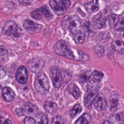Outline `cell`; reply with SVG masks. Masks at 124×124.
Instances as JSON below:
<instances>
[{
	"label": "cell",
	"instance_id": "6da1fadb",
	"mask_svg": "<svg viewBox=\"0 0 124 124\" xmlns=\"http://www.w3.org/2000/svg\"><path fill=\"white\" fill-rule=\"evenodd\" d=\"M99 89V81L96 80L90 81L84 97V103L86 106H90L98 94Z\"/></svg>",
	"mask_w": 124,
	"mask_h": 124
},
{
	"label": "cell",
	"instance_id": "7a4b0ae2",
	"mask_svg": "<svg viewBox=\"0 0 124 124\" xmlns=\"http://www.w3.org/2000/svg\"><path fill=\"white\" fill-rule=\"evenodd\" d=\"M34 88L36 91L41 94L47 93L49 89V81L46 75L44 73H39L35 79Z\"/></svg>",
	"mask_w": 124,
	"mask_h": 124
},
{
	"label": "cell",
	"instance_id": "3957f363",
	"mask_svg": "<svg viewBox=\"0 0 124 124\" xmlns=\"http://www.w3.org/2000/svg\"><path fill=\"white\" fill-rule=\"evenodd\" d=\"M54 50L59 55L65 56L73 60L75 59L73 51L68 47L65 42L63 40L58 41L54 45Z\"/></svg>",
	"mask_w": 124,
	"mask_h": 124
},
{
	"label": "cell",
	"instance_id": "277c9868",
	"mask_svg": "<svg viewBox=\"0 0 124 124\" xmlns=\"http://www.w3.org/2000/svg\"><path fill=\"white\" fill-rule=\"evenodd\" d=\"M49 4L54 12L58 15L64 14L70 6L69 0H61L58 2L56 0H50Z\"/></svg>",
	"mask_w": 124,
	"mask_h": 124
},
{
	"label": "cell",
	"instance_id": "5b68a950",
	"mask_svg": "<svg viewBox=\"0 0 124 124\" xmlns=\"http://www.w3.org/2000/svg\"><path fill=\"white\" fill-rule=\"evenodd\" d=\"M3 31L7 35L17 37L19 35L21 30L14 21L9 20L5 23L3 27Z\"/></svg>",
	"mask_w": 124,
	"mask_h": 124
},
{
	"label": "cell",
	"instance_id": "8992f818",
	"mask_svg": "<svg viewBox=\"0 0 124 124\" xmlns=\"http://www.w3.org/2000/svg\"><path fill=\"white\" fill-rule=\"evenodd\" d=\"M50 76L53 86L56 88H59L62 83V77L59 68L56 66L51 68Z\"/></svg>",
	"mask_w": 124,
	"mask_h": 124
},
{
	"label": "cell",
	"instance_id": "52a82bcc",
	"mask_svg": "<svg viewBox=\"0 0 124 124\" xmlns=\"http://www.w3.org/2000/svg\"><path fill=\"white\" fill-rule=\"evenodd\" d=\"M81 20L77 15H74L69 17V29L74 34H76L81 29Z\"/></svg>",
	"mask_w": 124,
	"mask_h": 124
},
{
	"label": "cell",
	"instance_id": "ba28073f",
	"mask_svg": "<svg viewBox=\"0 0 124 124\" xmlns=\"http://www.w3.org/2000/svg\"><path fill=\"white\" fill-rule=\"evenodd\" d=\"M22 111L23 114L29 116H36L39 113L37 107L30 102H27L23 105Z\"/></svg>",
	"mask_w": 124,
	"mask_h": 124
},
{
	"label": "cell",
	"instance_id": "9c48e42d",
	"mask_svg": "<svg viewBox=\"0 0 124 124\" xmlns=\"http://www.w3.org/2000/svg\"><path fill=\"white\" fill-rule=\"evenodd\" d=\"M23 27L27 31L30 33H35L39 31L43 26L42 25L36 23L32 20L27 19L25 20L23 23Z\"/></svg>",
	"mask_w": 124,
	"mask_h": 124
},
{
	"label": "cell",
	"instance_id": "30bf717a",
	"mask_svg": "<svg viewBox=\"0 0 124 124\" xmlns=\"http://www.w3.org/2000/svg\"><path fill=\"white\" fill-rule=\"evenodd\" d=\"M45 62L43 60L39 58H34L28 63V67L30 71L34 73L40 72L44 66Z\"/></svg>",
	"mask_w": 124,
	"mask_h": 124
},
{
	"label": "cell",
	"instance_id": "8fae6325",
	"mask_svg": "<svg viewBox=\"0 0 124 124\" xmlns=\"http://www.w3.org/2000/svg\"><path fill=\"white\" fill-rule=\"evenodd\" d=\"M93 101L94 106L98 111L103 110L107 108V100L105 96L102 93H98Z\"/></svg>",
	"mask_w": 124,
	"mask_h": 124
},
{
	"label": "cell",
	"instance_id": "7c38bea8",
	"mask_svg": "<svg viewBox=\"0 0 124 124\" xmlns=\"http://www.w3.org/2000/svg\"><path fill=\"white\" fill-rule=\"evenodd\" d=\"M16 80L20 83H24L28 78V73L26 68L24 66H20L16 73Z\"/></svg>",
	"mask_w": 124,
	"mask_h": 124
},
{
	"label": "cell",
	"instance_id": "4fadbf2b",
	"mask_svg": "<svg viewBox=\"0 0 124 124\" xmlns=\"http://www.w3.org/2000/svg\"><path fill=\"white\" fill-rule=\"evenodd\" d=\"M2 96L5 101L12 102L14 99L15 93L11 88L5 87L2 89Z\"/></svg>",
	"mask_w": 124,
	"mask_h": 124
},
{
	"label": "cell",
	"instance_id": "5bb4252c",
	"mask_svg": "<svg viewBox=\"0 0 124 124\" xmlns=\"http://www.w3.org/2000/svg\"><path fill=\"white\" fill-rule=\"evenodd\" d=\"M99 5L98 0H92L85 4L86 11L89 13L96 12L99 9Z\"/></svg>",
	"mask_w": 124,
	"mask_h": 124
},
{
	"label": "cell",
	"instance_id": "9a60e30c",
	"mask_svg": "<svg viewBox=\"0 0 124 124\" xmlns=\"http://www.w3.org/2000/svg\"><path fill=\"white\" fill-rule=\"evenodd\" d=\"M44 107L46 111L49 113H54L58 109L57 104L51 101H46L44 103Z\"/></svg>",
	"mask_w": 124,
	"mask_h": 124
},
{
	"label": "cell",
	"instance_id": "2e32d148",
	"mask_svg": "<svg viewBox=\"0 0 124 124\" xmlns=\"http://www.w3.org/2000/svg\"><path fill=\"white\" fill-rule=\"evenodd\" d=\"M92 75L91 72L88 70H84L80 72L78 76V80L80 82H85L88 81Z\"/></svg>",
	"mask_w": 124,
	"mask_h": 124
},
{
	"label": "cell",
	"instance_id": "e0dca14e",
	"mask_svg": "<svg viewBox=\"0 0 124 124\" xmlns=\"http://www.w3.org/2000/svg\"><path fill=\"white\" fill-rule=\"evenodd\" d=\"M67 91L71 93L76 99H78L80 95V91L78 86L74 84L71 83L70 84L67 88Z\"/></svg>",
	"mask_w": 124,
	"mask_h": 124
},
{
	"label": "cell",
	"instance_id": "ac0fdd59",
	"mask_svg": "<svg viewBox=\"0 0 124 124\" xmlns=\"http://www.w3.org/2000/svg\"><path fill=\"white\" fill-rule=\"evenodd\" d=\"M91 115L87 113H85L77 119L75 124H88L91 122Z\"/></svg>",
	"mask_w": 124,
	"mask_h": 124
},
{
	"label": "cell",
	"instance_id": "d6986e66",
	"mask_svg": "<svg viewBox=\"0 0 124 124\" xmlns=\"http://www.w3.org/2000/svg\"><path fill=\"white\" fill-rule=\"evenodd\" d=\"M112 46L115 51L120 52L124 50V43L120 40H114L112 43Z\"/></svg>",
	"mask_w": 124,
	"mask_h": 124
},
{
	"label": "cell",
	"instance_id": "ffe728a7",
	"mask_svg": "<svg viewBox=\"0 0 124 124\" xmlns=\"http://www.w3.org/2000/svg\"><path fill=\"white\" fill-rule=\"evenodd\" d=\"M8 52L4 46H0V62H6L8 60Z\"/></svg>",
	"mask_w": 124,
	"mask_h": 124
},
{
	"label": "cell",
	"instance_id": "44dd1931",
	"mask_svg": "<svg viewBox=\"0 0 124 124\" xmlns=\"http://www.w3.org/2000/svg\"><path fill=\"white\" fill-rule=\"evenodd\" d=\"M35 117L36 121L38 124H48L47 117L45 114L38 113Z\"/></svg>",
	"mask_w": 124,
	"mask_h": 124
},
{
	"label": "cell",
	"instance_id": "7402d4cb",
	"mask_svg": "<svg viewBox=\"0 0 124 124\" xmlns=\"http://www.w3.org/2000/svg\"><path fill=\"white\" fill-rule=\"evenodd\" d=\"M119 18L117 15L115 14H112L108 17V24L110 27L115 26L119 22Z\"/></svg>",
	"mask_w": 124,
	"mask_h": 124
},
{
	"label": "cell",
	"instance_id": "603a6c76",
	"mask_svg": "<svg viewBox=\"0 0 124 124\" xmlns=\"http://www.w3.org/2000/svg\"><path fill=\"white\" fill-rule=\"evenodd\" d=\"M82 110V107L79 104H76L74 107L70 110L69 114L71 117H74L79 113Z\"/></svg>",
	"mask_w": 124,
	"mask_h": 124
},
{
	"label": "cell",
	"instance_id": "cb8c5ba5",
	"mask_svg": "<svg viewBox=\"0 0 124 124\" xmlns=\"http://www.w3.org/2000/svg\"><path fill=\"white\" fill-rule=\"evenodd\" d=\"M42 15H43L47 19H50L52 17V14L50 12L48 7L46 5H44L40 8Z\"/></svg>",
	"mask_w": 124,
	"mask_h": 124
},
{
	"label": "cell",
	"instance_id": "d4e9b609",
	"mask_svg": "<svg viewBox=\"0 0 124 124\" xmlns=\"http://www.w3.org/2000/svg\"><path fill=\"white\" fill-rule=\"evenodd\" d=\"M85 37L84 32L79 31V32L75 34L74 36V39L75 41L78 44H81L83 42Z\"/></svg>",
	"mask_w": 124,
	"mask_h": 124
},
{
	"label": "cell",
	"instance_id": "484cf974",
	"mask_svg": "<svg viewBox=\"0 0 124 124\" xmlns=\"http://www.w3.org/2000/svg\"><path fill=\"white\" fill-rule=\"evenodd\" d=\"M105 19L103 17H99L94 21V26L96 28L100 29L103 28L105 24Z\"/></svg>",
	"mask_w": 124,
	"mask_h": 124
},
{
	"label": "cell",
	"instance_id": "4316f807",
	"mask_svg": "<svg viewBox=\"0 0 124 124\" xmlns=\"http://www.w3.org/2000/svg\"><path fill=\"white\" fill-rule=\"evenodd\" d=\"M31 16L34 18L38 20H40L42 17V14L41 13V11L40 9H37L36 10H34L32 11L31 14Z\"/></svg>",
	"mask_w": 124,
	"mask_h": 124
},
{
	"label": "cell",
	"instance_id": "83f0119b",
	"mask_svg": "<svg viewBox=\"0 0 124 124\" xmlns=\"http://www.w3.org/2000/svg\"><path fill=\"white\" fill-rule=\"evenodd\" d=\"M93 75L95 80L97 81L100 80L104 76L103 73L98 70H94L93 73Z\"/></svg>",
	"mask_w": 124,
	"mask_h": 124
},
{
	"label": "cell",
	"instance_id": "f1b7e54d",
	"mask_svg": "<svg viewBox=\"0 0 124 124\" xmlns=\"http://www.w3.org/2000/svg\"><path fill=\"white\" fill-rule=\"evenodd\" d=\"M51 124H64V121L60 116H56L53 118Z\"/></svg>",
	"mask_w": 124,
	"mask_h": 124
},
{
	"label": "cell",
	"instance_id": "f546056e",
	"mask_svg": "<svg viewBox=\"0 0 124 124\" xmlns=\"http://www.w3.org/2000/svg\"><path fill=\"white\" fill-rule=\"evenodd\" d=\"M83 30L85 32V33H86L88 34V35L89 34V33H92V30L91 28V25L90 23L88 21H86L84 23L83 25Z\"/></svg>",
	"mask_w": 124,
	"mask_h": 124
},
{
	"label": "cell",
	"instance_id": "4dcf8cb0",
	"mask_svg": "<svg viewBox=\"0 0 124 124\" xmlns=\"http://www.w3.org/2000/svg\"><path fill=\"white\" fill-rule=\"evenodd\" d=\"M69 17L68 16H65L62 21V27L64 29H67L69 28Z\"/></svg>",
	"mask_w": 124,
	"mask_h": 124
},
{
	"label": "cell",
	"instance_id": "1f68e13d",
	"mask_svg": "<svg viewBox=\"0 0 124 124\" xmlns=\"http://www.w3.org/2000/svg\"><path fill=\"white\" fill-rule=\"evenodd\" d=\"M24 124H36L35 121L31 117H26L24 120Z\"/></svg>",
	"mask_w": 124,
	"mask_h": 124
},
{
	"label": "cell",
	"instance_id": "d6a6232c",
	"mask_svg": "<svg viewBox=\"0 0 124 124\" xmlns=\"http://www.w3.org/2000/svg\"><path fill=\"white\" fill-rule=\"evenodd\" d=\"M6 75V69L2 65H0V79L4 78Z\"/></svg>",
	"mask_w": 124,
	"mask_h": 124
},
{
	"label": "cell",
	"instance_id": "836d02e7",
	"mask_svg": "<svg viewBox=\"0 0 124 124\" xmlns=\"http://www.w3.org/2000/svg\"><path fill=\"white\" fill-rule=\"evenodd\" d=\"M115 26H116L117 30H118L119 31H123V30H124V20H123V19H122L120 21H119Z\"/></svg>",
	"mask_w": 124,
	"mask_h": 124
},
{
	"label": "cell",
	"instance_id": "e575fe53",
	"mask_svg": "<svg viewBox=\"0 0 124 124\" xmlns=\"http://www.w3.org/2000/svg\"><path fill=\"white\" fill-rule=\"evenodd\" d=\"M79 58L81 61H87L89 59L88 56L82 51L79 53Z\"/></svg>",
	"mask_w": 124,
	"mask_h": 124
},
{
	"label": "cell",
	"instance_id": "d590c367",
	"mask_svg": "<svg viewBox=\"0 0 124 124\" xmlns=\"http://www.w3.org/2000/svg\"><path fill=\"white\" fill-rule=\"evenodd\" d=\"M95 51L96 53L101 54L104 52V47L102 46H96L95 48Z\"/></svg>",
	"mask_w": 124,
	"mask_h": 124
},
{
	"label": "cell",
	"instance_id": "8d00e7d4",
	"mask_svg": "<svg viewBox=\"0 0 124 124\" xmlns=\"http://www.w3.org/2000/svg\"><path fill=\"white\" fill-rule=\"evenodd\" d=\"M19 2L23 5H28L31 3V0H18Z\"/></svg>",
	"mask_w": 124,
	"mask_h": 124
},
{
	"label": "cell",
	"instance_id": "74e56055",
	"mask_svg": "<svg viewBox=\"0 0 124 124\" xmlns=\"http://www.w3.org/2000/svg\"><path fill=\"white\" fill-rule=\"evenodd\" d=\"M110 104H111V106L112 107L114 106H115L117 104V100H112L110 101Z\"/></svg>",
	"mask_w": 124,
	"mask_h": 124
},
{
	"label": "cell",
	"instance_id": "f35d334b",
	"mask_svg": "<svg viewBox=\"0 0 124 124\" xmlns=\"http://www.w3.org/2000/svg\"><path fill=\"white\" fill-rule=\"evenodd\" d=\"M3 124H12V122L11 120L8 119V120H5Z\"/></svg>",
	"mask_w": 124,
	"mask_h": 124
},
{
	"label": "cell",
	"instance_id": "ab89813d",
	"mask_svg": "<svg viewBox=\"0 0 124 124\" xmlns=\"http://www.w3.org/2000/svg\"><path fill=\"white\" fill-rule=\"evenodd\" d=\"M102 124H110V123L108 121H105Z\"/></svg>",
	"mask_w": 124,
	"mask_h": 124
},
{
	"label": "cell",
	"instance_id": "60d3db41",
	"mask_svg": "<svg viewBox=\"0 0 124 124\" xmlns=\"http://www.w3.org/2000/svg\"><path fill=\"white\" fill-rule=\"evenodd\" d=\"M1 86H0V89H1Z\"/></svg>",
	"mask_w": 124,
	"mask_h": 124
}]
</instances>
